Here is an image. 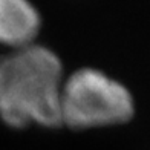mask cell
Here are the masks:
<instances>
[{"label":"cell","mask_w":150,"mask_h":150,"mask_svg":"<svg viewBox=\"0 0 150 150\" xmlns=\"http://www.w3.org/2000/svg\"><path fill=\"white\" fill-rule=\"evenodd\" d=\"M63 64L32 43L0 57V120L11 127L61 126Z\"/></svg>","instance_id":"cell-1"},{"label":"cell","mask_w":150,"mask_h":150,"mask_svg":"<svg viewBox=\"0 0 150 150\" xmlns=\"http://www.w3.org/2000/svg\"><path fill=\"white\" fill-rule=\"evenodd\" d=\"M130 91L103 71L83 67L63 81L61 124L95 129L124 124L133 117Z\"/></svg>","instance_id":"cell-2"},{"label":"cell","mask_w":150,"mask_h":150,"mask_svg":"<svg viewBox=\"0 0 150 150\" xmlns=\"http://www.w3.org/2000/svg\"><path fill=\"white\" fill-rule=\"evenodd\" d=\"M42 18L31 0H0V45L29 46L40 32Z\"/></svg>","instance_id":"cell-3"}]
</instances>
